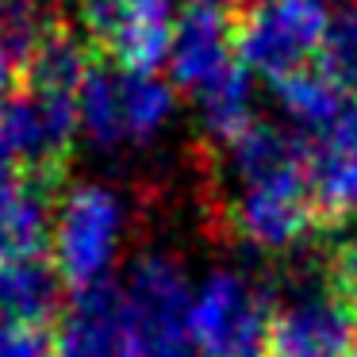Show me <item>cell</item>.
<instances>
[{
  "label": "cell",
  "instance_id": "11",
  "mask_svg": "<svg viewBox=\"0 0 357 357\" xmlns=\"http://www.w3.org/2000/svg\"><path fill=\"white\" fill-rule=\"evenodd\" d=\"M54 227V192L35 181L0 185V257H47Z\"/></svg>",
  "mask_w": 357,
  "mask_h": 357
},
{
  "label": "cell",
  "instance_id": "8",
  "mask_svg": "<svg viewBox=\"0 0 357 357\" xmlns=\"http://www.w3.org/2000/svg\"><path fill=\"white\" fill-rule=\"evenodd\" d=\"M311 196L326 227L357 219V100L311 146Z\"/></svg>",
  "mask_w": 357,
  "mask_h": 357
},
{
  "label": "cell",
  "instance_id": "2",
  "mask_svg": "<svg viewBox=\"0 0 357 357\" xmlns=\"http://www.w3.org/2000/svg\"><path fill=\"white\" fill-rule=\"evenodd\" d=\"M326 27V0H246L231 16L234 58L269 81H280L315 66Z\"/></svg>",
  "mask_w": 357,
  "mask_h": 357
},
{
  "label": "cell",
  "instance_id": "3",
  "mask_svg": "<svg viewBox=\"0 0 357 357\" xmlns=\"http://www.w3.org/2000/svg\"><path fill=\"white\" fill-rule=\"evenodd\" d=\"M123 238V204L112 188L81 185L58 204L50 227V261L77 296L108 284Z\"/></svg>",
  "mask_w": 357,
  "mask_h": 357
},
{
  "label": "cell",
  "instance_id": "9",
  "mask_svg": "<svg viewBox=\"0 0 357 357\" xmlns=\"http://www.w3.org/2000/svg\"><path fill=\"white\" fill-rule=\"evenodd\" d=\"M54 357H139L123 300L108 284L77 296L70 323L58 331Z\"/></svg>",
  "mask_w": 357,
  "mask_h": 357
},
{
  "label": "cell",
  "instance_id": "4",
  "mask_svg": "<svg viewBox=\"0 0 357 357\" xmlns=\"http://www.w3.org/2000/svg\"><path fill=\"white\" fill-rule=\"evenodd\" d=\"M269 288L246 273H211L192 292L188 338L196 357H265V338L273 323Z\"/></svg>",
  "mask_w": 357,
  "mask_h": 357
},
{
  "label": "cell",
  "instance_id": "5",
  "mask_svg": "<svg viewBox=\"0 0 357 357\" xmlns=\"http://www.w3.org/2000/svg\"><path fill=\"white\" fill-rule=\"evenodd\" d=\"M77 16L93 54L116 62L119 73L150 77L169 58L173 0H77Z\"/></svg>",
  "mask_w": 357,
  "mask_h": 357
},
{
  "label": "cell",
  "instance_id": "20",
  "mask_svg": "<svg viewBox=\"0 0 357 357\" xmlns=\"http://www.w3.org/2000/svg\"><path fill=\"white\" fill-rule=\"evenodd\" d=\"M16 85H20V73H16V66H12L8 58H4V50H0V104L16 96Z\"/></svg>",
  "mask_w": 357,
  "mask_h": 357
},
{
  "label": "cell",
  "instance_id": "6",
  "mask_svg": "<svg viewBox=\"0 0 357 357\" xmlns=\"http://www.w3.org/2000/svg\"><path fill=\"white\" fill-rule=\"evenodd\" d=\"M357 334L331 292L300 296L273 311L265 357H354Z\"/></svg>",
  "mask_w": 357,
  "mask_h": 357
},
{
  "label": "cell",
  "instance_id": "18",
  "mask_svg": "<svg viewBox=\"0 0 357 357\" xmlns=\"http://www.w3.org/2000/svg\"><path fill=\"white\" fill-rule=\"evenodd\" d=\"M326 292L346 311L357 334V238H338L326 254Z\"/></svg>",
  "mask_w": 357,
  "mask_h": 357
},
{
  "label": "cell",
  "instance_id": "15",
  "mask_svg": "<svg viewBox=\"0 0 357 357\" xmlns=\"http://www.w3.org/2000/svg\"><path fill=\"white\" fill-rule=\"evenodd\" d=\"M119 100H123V127L127 142H146L165 127L173 116V89L165 81L119 73Z\"/></svg>",
  "mask_w": 357,
  "mask_h": 357
},
{
  "label": "cell",
  "instance_id": "21",
  "mask_svg": "<svg viewBox=\"0 0 357 357\" xmlns=\"http://www.w3.org/2000/svg\"><path fill=\"white\" fill-rule=\"evenodd\" d=\"M354 357H357V354H354Z\"/></svg>",
  "mask_w": 357,
  "mask_h": 357
},
{
  "label": "cell",
  "instance_id": "14",
  "mask_svg": "<svg viewBox=\"0 0 357 357\" xmlns=\"http://www.w3.org/2000/svg\"><path fill=\"white\" fill-rule=\"evenodd\" d=\"M273 93L296 123L315 127V131H326L346 108V93L319 66H307V70H296L288 77L273 81Z\"/></svg>",
  "mask_w": 357,
  "mask_h": 357
},
{
  "label": "cell",
  "instance_id": "1",
  "mask_svg": "<svg viewBox=\"0 0 357 357\" xmlns=\"http://www.w3.org/2000/svg\"><path fill=\"white\" fill-rule=\"evenodd\" d=\"M311 146L273 123H250L238 139L223 146V169L234 188H227L219 211L234 238L269 254L296 250L323 215L311 196Z\"/></svg>",
  "mask_w": 357,
  "mask_h": 357
},
{
  "label": "cell",
  "instance_id": "19",
  "mask_svg": "<svg viewBox=\"0 0 357 357\" xmlns=\"http://www.w3.org/2000/svg\"><path fill=\"white\" fill-rule=\"evenodd\" d=\"M58 334L39 319H0V357H54Z\"/></svg>",
  "mask_w": 357,
  "mask_h": 357
},
{
  "label": "cell",
  "instance_id": "17",
  "mask_svg": "<svg viewBox=\"0 0 357 357\" xmlns=\"http://www.w3.org/2000/svg\"><path fill=\"white\" fill-rule=\"evenodd\" d=\"M315 66L342 93L357 100V8H342L338 16H331V27H326V39Z\"/></svg>",
  "mask_w": 357,
  "mask_h": 357
},
{
  "label": "cell",
  "instance_id": "16",
  "mask_svg": "<svg viewBox=\"0 0 357 357\" xmlns=\"http://www.w3.org/2000/svg\"><path fill=\"white\" fill-rule=\"evenodd\" d=\"M62 16H54L47 0H0V50L16 66V73L27 66L47 31Z\"/></svg>",
  "mask_w": 357,
  "mask_h": 357
},
{
  "label": "cell",
  "instance_id": "13",
  "mask_svg": "<svg viewBox=\"0 0 357 357\" xmlns=\"http://www.w3.org/2000/svg\"><path fill=\"white\" fill-rule=\"evenodd\" d=\"M196 108H200V119H204V135H208L215 146H227L231 139H238V135L254 123L246 66L234 62L231 70L219 73L211 85H204L200 93H196Z\"/></svg>",
  "mask_w": 357,
  "mask_h": 357
},
{
  "label": "cell",
  "instance_id": "10",
  "mask_svg": "<svg viewBox=\"0 0 357 357\" xmlns=\"http://www.w3.org/2000/svg\"><path fill=\"white\" fill-rule=\"evenodd\" d=\"M93 62L96 54L89 39L73 31L66 20H58L20 70V85L27 96H43V100H77Z\"/></svg>",
  "mask_w": 357,
  "mask_h": 357
},
{
  "label": "cell",
  "instance_id": "12",
  "mask_svg": "<svg viewBox=\"0 0 357 357\" xmlns=\"http://www.w3.org/2000/svg\"><path fill=\"white\" fill-rule=\"evenodd\" d=\"M62 292L50 257H0V319H39L50 323Z\"/></svg>",
  "mask_w": 357,
  "mask_h": 357
},
{
  "label": "cell",
  "instance_id": "7",
  "mask_svg": "<svg viewBox=\"0 0 357 357\" xmlns=\"http://www.w3.org/2000/svg\"><path fill=\"white\" fill-rule=\"evenodd\" d=\"M165 62H169L173 85L196 96L204 85H211L219 73H227L238 62L234 43H231V16L188 0L185 12L177 16V27H173V43H169Z\"/></svg>",
  "mask_w": 357,
  "mask_h": 357
}]
</instances>
